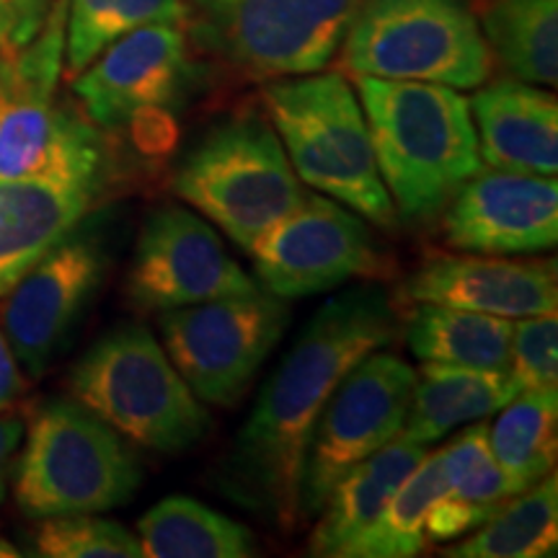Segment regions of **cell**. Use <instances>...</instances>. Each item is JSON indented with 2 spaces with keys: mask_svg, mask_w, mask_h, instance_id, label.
<instances>
[{
  "mask_svg": "<svg viewBox=\"0 0 558 558\" xmlns=\"http://www.w3.org/2000/svg\"><path fill=\"white\" fill-rule=\"evenodd\" d=\"M396 308L380 288H354L326 300L235 435L222 488L271 525L295 530L305 452L333 388L362 357L396 339Z\"/></svg>",
  "mask_w": 558,
  "mask_h": 558,
  "instance_id": "obj_1",
  "label": "cell"
},
{
  "mask_svg": "<svg viewBox=\"0 0 558 558\" xmlns=\"http://www.w3.org/2000/svg\"><path fill=\"white\" fill-rule=\"evenodd\" d=\"M190 24L186 0H70L65 19V70L78 75L99 54L143 26Z\"/></svg>",
  "mask_w": 558,
  "mask_h": 558,
  "instance_id": "obj_29",
  "label": "cell"
},
{
  "mask_svg": "<svg viewBox=\"0 0 558 558\" xmlns=\"http://www.w3.org/2000/svg\"><path fill=\"white\" fill-rule=\"evenodd\" d=\"M259 288L282 300L329 292L349 279L386 275V256L354 209L305 197L251 246Z\"/></svg>",
  "mask_w": 558,
  "mask_h": 558,
  "instance_id": "obj_12",
  "label": "cell"
},
{
  "mask_svg": "<svg viewBox=\"0 0 558 558\" xmlns=\"http://www.w3.org/2000/svg\"><path fill=\"white\" fill-rule=\"evenodd\" d=\"M65 19L68 0H54L26 45L0 52V181H101L104 143L94 124L54 101Z\"/></svg>",
  "mask_w": 558,
  "mask_h": 558,
  "instance_id": "obj_3",
  "label": "cell"
},
{
  "mask_svg": "<svg viewBox=\"0 0 558 558\" xmlns=\"http://www.w3.org/2000/svg\"><path fill=\"white\" fill-rule=\"evenodd\" d=\"M427 456L424 445L396 437L386 448L349 469L320 507V520L311 535V556H341L383 512L396 488Z\"/></svg>",
  "mask_w": 558,
  "mask_h": 558,
  "instance_id": "obj_21",
  "label": "cell"
},
{
  "mask_svg": "<svg viewBox=\"0 0 558 558\" xmlns=\"http://www.w3.org/2000/svg\"><path fill=\"white\" fill-rule=\"evenodd\" d=\"M259 290L213 226L190 209L160 207L140 230L128 271V298L137 311L163 313Z\"/></svg>",
  "mask_w": 558,
  "mask_h": 558,
  "instance_id": "obj_13",
  "label": "cell"
},
{
  "mask_svg": "<svg viewBox=\"0 0 558 558\" xmlns=\"http://www.w3.org/2000/svg\"><path fill=\"white\" fill-rule=\"evenodd\" d=\"M445 492L442 450L424 456L409 478L396 488L357 541L341 550V558H409L427 543V518L439 494Z\"/></svg>",
  "mask_w": 558,
  "mask_h": 558,
  "instance_id": "obj_27",
  "label": "cell"
},
{
  "mask_svg": "<svg viewBox=\"0 0 558 558\" xmlns=\"http://www.w3.org/2000/svg\"><path fill=\"white\" fill-rule=\"evenodd\" d=\"M262 104L300 181L375 226L396 228L365 111L341 75L275 78L262 88Z\"/></svg>",
  "mask_w": 558,
  "mask_h": 558,
  "instance_id": "obj_4",
  "label": "cell"
},
{
  "mask_svg": "<svg viewBox=\"0 0 558 558\" xmlns=\"http://www.w3.org/2000/svg\"><path fill=\"white\" fill-rule=\"evenodd\" d=\"M558 546V481L554 473L512 497L471 538L445 550L450 558H541Z\"/></svg>",
  "mask_w": 558,
  "mask_h": 558,
  "instance_id": "obj_26",
  "label": "cell"
},
{
  "mask_svg": "<svg viewBox=\"0 0 558 558\" xmlns=\"http://www.w3.org/2000/svg\"><path fill=\"white\" fill-rule=\"evenodd\" d=\"M107 262L99 235L78 233L75 228L3 295L0 329L19 367L32 378H41L65 344L70 329L101 284Z\"/></svg>",
  "mask_w": 558,
  "mask_h": 558,
  "instance_id": "obj_14",
  "label": "cell"
},
{
  "mask_svg": "<svg viewBox=\"0 0 558 558\" xmlns=\"http://www.w3.org/2000/svg\"><path fill=\"white\" fill-rule=\"evenodd\" d=\"M518 393V383L507 369L424 362L399 437L427 448L456 429L458 424L481 422V418L497 414Z\"/></svg>",
  "mask_w": 558,
  "mask_h": 558,
  "instance_id": "obj_22",
  "label": "cell"
},
{
  "mask_svg": "<svg viewBox=\"0 0 558 558\" xmlns=\"http://www.w3.org/2000/svg\"><path fill=\"white\" fill-rule=\"evenodd\" d=\"M399 298L409 305H448L499 318L554 316L558 308L556 264L435 256L403 279Z\"/></svg>",
  "mask_w": 558,
  "mask_h": 558,
  "instance_id": "obj_17",
  "label": "cell"
},
{
  "mask_svg": "<svg viewBox=\"0 0 558 558\" xmlns=\"http://www.w3.org/2000/svg\"><path fill=\"white\" fill-rule=\"evenodd\" d=\"M407 341L422 362L507 369L512 320L448 305L414 303L407 318Z\"/></svg>",
  "mask_w": 558,
  "mask_h": 558,
  "instance_id": "obj_23",
  "label": "cell"
},
{
  "mask_svg": "<svg viewBox=\"0 0 558 558\" xmlns=\"http://www.w3.org/2000/svg\"><path fill=\"white\" fill-rule=\"evenodd\" d=\"M478 26L512 78L556 86L558 0H486Z\"/></svg>",
  "mask_w": 558,
  "mask_h": 558,
  "instance_id": "obj_25",
  "label": "cell"
},
{
  "mask_svg": "<svg viewBox=\"0 0 558 558\" xmlns=\"http://www.w3.org/2000/svg\"><path fill=\"white\" fill-rule=\"evenodd\" d=\"M445 492L427 518V538L435 543L473 533L509 499L530 488L501 469L488 445V424H473L442 450Z\"/></svg>",
  "mask_w": 558,
  "mask_h": 558,
  "instance_id": "obj_20",
  "label": "cell"
},
{
  "mask_svg": "<svg viewBox=\"0 0 558 558\" xmlns=\"http://www.w3.org/2000/svg\"><path fill=\"white\" fill-rule=\"evenodd\" d=\"M199 45L246 78L318 73L341 47L360 0H186Z\"/></svg>",
  "mask_w": 558,
  "mask_h": 558,
  "instance_id": "obj_9",
  "label": "cell"
},
{
  "mask_svg": "<svg viewBox=\"0 0 558 558\" xmlns=\"http://www.w3.org/2000/svg\"><path fill=\"white\" fill-rule=\"evenodd\" d=\"M507 373L522 390L554 388L558 383V320L554 316H527L512 324Z\"/></svg>",
  "mask_w": 558,
  "mask_h": 558,
  "instance_id": "obj_31",
  "label": "cell"
},
{
  "mask_svg": "<svg viewBox=\"0 0 558 558\" xmlns=\"http://www.w3.org/2000/svg\"><path fill=\"white\" fill-rule=\"evenodd\" d=\"M143 484V465L120 432L78 401H50L34 416L13 481L26 518L109 512Z\"/></svg>",
  "mask_w": 558,
  "mask_h": 558,
  "instance_id": "obj_7",
  "label": "cell"
},
{
  "mask_svg": "<svg viewBox=\"0 0 558 558\" xmlns=\"http://www.w3.org/2000/svg\"><path fill=\"white\" fill-rule=\"evenodd\" d=\"M194 75L184 26L156 24L109 45L73 81L86 120L96 128H137L177 107Z\"/></svg>",
  "mask_w": 558,
  "mask_h": 558,
  "instance_id": "obj_15",
  "label": "cell"
},
{
  "mask_svg": "<svg viewBox=\"0 0 558 558\" xmlns=\"http://www.w3.org/2000/svg\"><path fill=\"white\" fill-rule=\"evenodd\" d=\"M478 153L497 171L556 177L558 101L548 90L518 78L488 83L469 101Z\"/></svg>",
  "mask_w": 558,
  "mask_h": 558,
  "instance_id": "obj_18",
  "label": "cell"
},
{
  "mask_svg": "<svg viewBox=\"0 0 558 558\" xmlns=\"http://www.w3.org/2000/svg\"><path fill=\"white\" fill-rule=\"evenodd\" d=\"M171 184L246 251L308 197L262 111H239L207 130L179 160Z\"/></svg>",
  "mask_w": 558,
  "mask_h": 558,
  "instance_id": "obj_6",
  "label": "cell"
},
{
  "mask_svg": "<svg viewBox=\"0 0 558 558\" xmlns=\"http://www.w3.org/2000/svg\"><path fill=\"white\" fill-rule=\"evenodd\" d=\"M70 393L137 448L179 456L202 442L213 416L148 326H117L70 373Z\"/></svg>",
  "mask_w": 558,
  "mask_h": 558,
  "instance_id": "obj_5",
  "label": "cell"
},
{
  "mask_svg": "<svg viewBox=\"0 0 558 558\" xmlns=\"http://www.w3.org/2000/svg\"><path fill=\"white\" fill-rule=\"evenodd\" d=\"M414 383V367L383 349L369 352L341 378L308 439L300 484L303 518L320 512L349 469L401 435Z\"/></svg>",
  "mask_w": 558,
  "mask_h": 558,
  "instance_id": "obj_11",
  "label": "cell"
},
{
  "mask_svg": "<svg viewBox=\"0 0 558 558\" xmlns=\"http://www.w3.org/2000/svg\"><path fill=\"white\" fill-rule=\"evenodd\" d=\"M24 375H21L19 362L13 357L3 329H0V411H11L13 403L24 396Z\"/></svg>",
  "mask_w": 558,
  "mask_h": 558,
  "instance_id": "obj_34",
  "label": "cell"
},
{
  "mask_svg": "<svg viewBox=\"0 0 558 558\" xmlns=\"http://www.w3.org/2000/svg\"><path fill=\"white\" fill-rule=\"evenodd\" d=\"M50 0H0V52L16 50L41 29Z\"/></svg>",
  "mask_w": 558,
  "mask_h": 558,
  "instance_id": "obj_32",
  "label": "cell"
},
{
  "mask_svg": "<svg viewBox=\"0 0 558 558\" xmlns=\"http://www.w3.org/2000/svg\"><path fill=\"white\" fill-rule=\"evenodd\" d=\"M450 248L484 256H527L556 246L558 181L512 171H478L442 209Z\"/></svg>",
  "mask_w": 558,
  "mask_h": 558,
  "instance_id": "obj_16",
  "label": "cell"
},
{
  "mask_svg": "<svg viewBox=\"0 0 558 558\" xmlns=\"http://www.w3.org/2000/svg\"><path fill=\"white\" fill-rule=\"evenodd\" d=\"M290 324L288 300L254 292L158 313L163 349L202 403L233 409Z\"/></svg>",
  "mask_w": 558,
  "mask_h": 558,
  "instance_id": "obj_10",
  "label": "cell"
},
{
  "mask_svg": "<svg viewBox=\"0 0 558 558\" xmlns=\"http://www.w3.org/2000/svg\"><path fill=\"white\" fill-rule=\"evenodd\" d=\"M488 445L501 469L538 484L554 473L558 456V390H522L499 409V418L488 427Z\"/></svg>",
  "mask_w": 558,
  "mask_h": 558,
  "instance_id": "obj_28",
  "label": "cell"
},
{
  "mask_svg": "<svg viewBox=\"0 0 558 558\" xmlns=\"http://www.w3.org/2000/svg\"><path fill=\"white\" fill-rule=\"evenodd\" d=\"M140 548L150 558H246L256 556L248 527L190 497H169L137 522Z\"/></svg>",
  "mask_w": 558,
  "mask_h": 558,
  "instance_id": "obj_24",
  "label": "cell"
},
{
  "mask_svg": "<svg viewBox=\"0 0 558 558\" xmlns=\"http://www.w3.org/2000/svg\"><path fill=\"white\" fill-rule=\"evenodd\" d=\"M341 45L352 75L458 90L492 75V50L465 0H360Z\"/></svg>",
  "mask_w": 558,
  "mask_h": 558,
  "instance_id": "obj_8",
  "label": "cell"
},
{
  "mask_svg": "<svg viewBox=\"0 0 558 558\" xmlns=\"http://www.w3.org/2000/svg\"><path fill=\"white\" fill-rule=\"evenodd\" d=\"M99 192L101 181H0V298L81 228Z\"/></svg>",
  "mask_w": 558,
  "mask_h": 558,
  "instance_id": "obj_19",
  "label": "cell"
},
{
  "mask_svg": "<svg viewBox=\"0 0 558 558\" xmlns=\"http://www.w3.org/2000/svg\"><path fill=\"white\" fill-rule=\"evenodd\" d=\"M34 554L47 558H140V541L120 522L90 512L52 514L34 527Z\"/></svg>",
  "mask_w": 558,
  "mask_h": 558,
  "instance_id": "obj_30",
  "label": "cell"
},
{
  "mask_svg": "<svg viewBox=\"0 0 558 558\" xmlns=\"http://www.w3.org/2000/svg\"><path fill=\"white\" fill-rule=\"evenodd\" d=\"M21 437H24V422H21V416L0 411V501L5 499V492H9L13 458H16Z\"/></svg>",
  "mask_w": 558,
  "mask_h": 558,
  "instance_id": "obj_33",
  "label": "cell"
},
{
  "mask_svg": "<svg viewBox=\"0 0 558 558\" xmlns=\"http://www.w3.org/2000/svg\"><path fill=\"white\" fill-rule=\"evenodd\" d=\"M354 86L396 218L409 226L437 220L460 186L484 171L469 99L424 81L354 75Z\"/></svg>",
  "mask_w": 558,
  "mask_h": 558,
  "instance_id": "obj_2",
  "label": "cell"
}]
</instances>
